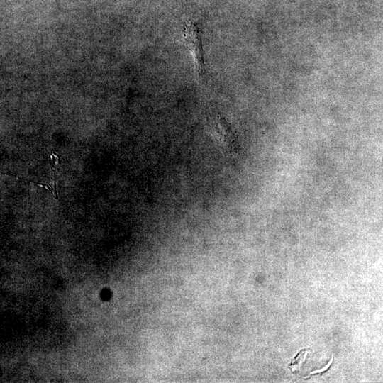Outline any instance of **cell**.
<instances>
[{
    "mask_svg": "<svg viewBox=\"0 0 383 383\" xmlns=\"http://www.w3.org/2000/svg\"><path fill=\"white\" fill-rule=\"evenodd\" d=\"M0 174H6V175H11V176H12V177H15L18 178V179H21V180H23V179H21L20 177H18V176H17V175H15V174L4 173V172H0Z\"/></svg>",
    "mask_w": 383,
    "mask_h": 383,
    "instance_id": "6",
    "label": "cell"
},
{
    "mask_svg": "<svg viewBox=\"0 0 383 383\" xmlns=\"http://www.w3.org/2000/svg\"><path fill=\"white\" fill-rule=\"evenodd\" d=\"M207 128L221 150L233 155L239 151V144L228 123L220 115L208 117Z\"/></svg>",
    "mask_w": 383,
    "mask_h": 383,
    "instance_id": "1",
    "label": "cell"
},
{
    "mask_svg": "<svg viewBox=\"0 0 383 383\" xmlns=\"http://www.w3.org/2000/svg\"><path fill=\"white\" fill-rule=\"evenodd\" d=\"M305 355H304L303 353H300L292 362L289 366L292 368V370L296 371V370H299V368L301 366V362H303L305 360Z\"/></svg>",
    "mask_w": 383,
    "mask_h": 383,
    "instance_id": "4",
    "label": "cell"
},
{
    "mask_svg": "<svg viewBox=\"0 0 383 383\" xmlns=\"http://www.w3.org/2000/svg\"><path fill=\"white\" fill-rule=\"evenodd\" d=\"M333 356L331 357V360L330 362H328V364L324 367V368H322L321 370H316V371H313L312 372L310 373V374H316V373H322L323 372H325L328 370V368L331 366V363H332V361H333Z\"/></svg>",
    "mask_w": 383,
    "mask_h": 383,
    "instance_id": "5",
    "label": "cell"
},
{
    "mask_svg": "<svg viewBox=\"0 0 383 383\" xmlns=\"http://www.w3.org/2000/svg\"><path fill=\"white\" fill-rule=\"evenodd\" d=\"M59 162V156L54 152H52L50 155V164L51 166V182L49 184L51 193L53 196L58 199L57 189V166Z\"/></svg>",
    "mask_w": 383,
    "mask_h": 383,
    "instance_id": "3",
    "label": "cell"
},
{
    "mask_svg": "<svg viewBox=\"0 0 383 383\" xmlns=\"http://www.w3.org/2000/svg\"><path fill=\"white\" fill-rule=\"evenodd\" d=\"M184 43L192 56L194 68L199 76L206 72L202 48V29L198 23H190L183 30Z\"/></svg>",
    "mask_w": 383,
    "mask_h": 383,
    "instance_id": "2",
    "label": "cell"
}]
</instances>
